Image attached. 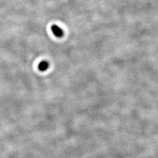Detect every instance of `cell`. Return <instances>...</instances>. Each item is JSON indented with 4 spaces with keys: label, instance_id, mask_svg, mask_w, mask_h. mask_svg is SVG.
<instances>
[{
    "label": "cell",
    "instance_id": "6da1fadb",
    "mask_svg": "<svg viewBox=\"0 0 158 158\" xmlns=\"http://www.w3.org/2000/svg\"><path fill=\"white\" fill-rule=\"evenodd\" d=\"M51 29H52V31L53 34L56 37L61 38L63 36L64 32L63 31V30L60 27H59L58 26L56 25V24H53V25H52L51 27Z\"/></svg>",
    "mask_w": 158,
    "mask_h": 158
},
{
    "label": "cell",
    "instance_id": "7a4b0ae2",
    "mask_svg": "<svg viewBox=\"0 0 158 158\" xmlns=\"http://www.w3.org/2000/svg\"><path fill=\"white\" fill-rule=\"evenodd\" d=\"M49 64L47 61H42L39 63L38 69L40 71H45L48 69Z\"/></svg>",
    "mask_w": 158,
    "mask_h": 158
}]
</instances>
